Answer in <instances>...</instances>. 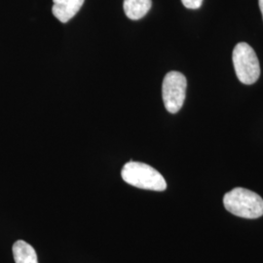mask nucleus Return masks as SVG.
<instances>
[{"mask_svg":"<svg viewBox=\"0 0 263 263\" xmlns=\"http://www.w3.org/2000/svg\"><path fill=\"white\" fill-rule=\"evenodd\" d=\"M184 7L188 9H198L202 6L203 0H181Z\"/></svg>","mask_w":263,"mask_h":263,"instance_id":"6e6552de","label":"nucleus"},{"mask_svg":"<svg viewBox=\"0 0 263 263\" xmlns=\"http://www.w3.org/2000/svg\"><path fill=\"white\" fill-rule=\"evenodd\" d=\"M187 81L185 76L178 71H170L164 77L162 84V98L166 109L170 113L179 112L182 107Z\"/></svg>","mask_w":263,"mask_h":263,"instance_id":"20e7f679","label":"nucleus"},{"mask_svg":"<svg viewBox=\"0 0 263 263\" xmlns=\"http://www.w3.org/2000/svg\"><path fill=\"white\" fill-rule=\"evenodd\" d=\"M13 255L16 263H38L35 250L23 240L13 245Z\"/></svg>","mask_w":263,"mask_h":263,"instance_id":"0eeeda50","label":"nucleus"},{"mask_svg":"<svg viewBox=\"0 0 263 263\" xmlns=\"http://www.w3.org/2000/svg\"><path fill=\"white\" fill-rule=\"evenodd\" d=\"M258 4H259V8H260L263 17V0H258Z\"/></svg>","mask_w":263,"mask_h":263,"instance_id":"1a4fd4ad","label":"nucleus"},{"mask_svg":"<svg viewBox=\"0 0 263 263\" xmlns=\"http://www.w3.org/2000/svg\"><path fill=\"white\" fill-rule=\"evenodd\" d=\"M121 177L128 184L141 189L164 191L167 188V182L159 172L141 162L130 161L125 164Z\"/></svg>","mask_w":263,"mask_h":263,"instance_id":"f03ea898","label":"nucleus"},{"mask_svg":"<svg viewBox=\"0 0 263 263\" xmlns=\"http://www.w3.org/2000/svg\"><path fill=\"white\" fill-rule=\"evenodd\" d=\"M233 65L236 76L243 84L252 85L260 76V66L254 49L246 42H240L233 50Z\"/></svg>","mask_w":263,"mask_h":263,"instance_id":"7ed1b4c3","label":"nucleus"},{"mask_svg":"<svg viewBox=\"0 0 263 263\" xmlns=\"http://www.w3.org/2000/svg\"><path fill=\"white\" fill-rule=\"evenodd\" d=\"M152 6L151 0H124L123 8L126 16L133 21L143 18Z\"/></svg>","mask_w":263,"mask_h":263,"instance_id":"423d86ee","label":"nucleus"},{"mask_svg":"<svg viewBox=\"0 0 263 263\" xmlns=\"http://www.w3.org/2000/svg\"><path fill=\"white\" fill-rule=\"evenodd\" d=\"M85 0H53V15L61 23L72 19L83 6Z\"/></svg>","mask_w":263,"mask_h":263,"instance_id":"39448f33","label":"nucleus"},{"mask_svg":"<svg viewBox=\"0 0 263 263\" xmlns=\"http://www.w3.org/2000/svg\"><path fill=\"white\" fill-rule=\"evenodd\" d=\"M226 210L234 216L254 219L263 216V199L249 189L237 187L223 197Z\"/></svg>","mask_w":263,"mask_h":263,"instance_id":"f257e3e1","label":"nucleus"}]
</instances>
